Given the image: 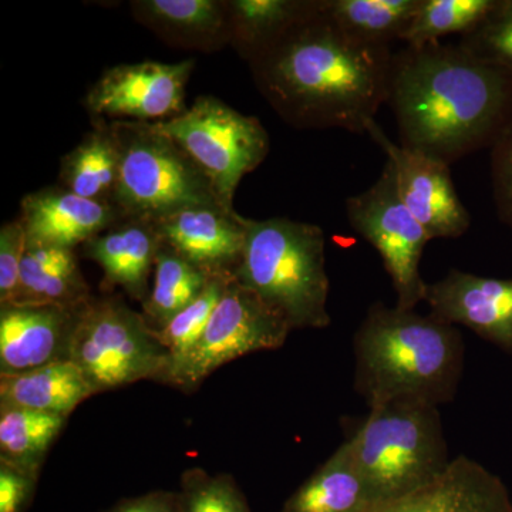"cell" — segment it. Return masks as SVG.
I'll return each instance as SVG.
<instances>
[{"mask_svg":"<svg viewBox=\"0 0 512 512\" xmlns=\"http://www.w3.org/2000/svg\"><path fill=\"white\" fill-rule=\"evenodd\" d=\"M291 332L278 312L232 276L197 345L168 369L161 383L192 392L238 357L281 349Z\"/></svg>","mask_w":512,"mask_h":512,"instance_id":"obj_9","label":"cell"},{"mask_svg":"<svg viewBox=\"0 0 512 512\" xmlns=\"http://www.w3.org/2000/svg\"><path fill=\"white\" fill-rule=\"evenodd\" d=\"M225 5L229 30L249 62L319 10V0H234Z\"/></svg>","mask_w":512,"mask_h":512,"instance_id":"obj_22","label":"cell"},{"mask_svg":"<svg viewBox=\"0 0 512 512\" xmlns=\"http://www.w3.org/2000/svg\"><path fill=\"white\" fill-rule=\"evenodd\" d=\"M355 390L369 409L396 400L444 406L464 373L457 326L416 309L375 302L353 336Z\"/></svg>","mask_w":512,"mask_h":512,"instance_id":"obj_3","label":"cell"},{"mask_svg":"<svg viewBox=\"0 0 512 512\" xmlns=\"http://www.w3.org/2000/svg\"><path fill=\"white\" fill-rule=\"evenodd\" d=\"M386 103L400 146L453 165L512 126V77L460 43L406 46L393 53Z\"/></svg>","mask_w":512,"mask_h":512,"instance_id":"obj_1","label":"cell"},{"mask_svg":"<svg viewBox=\"0 0 512 512\" xmlns=\"http://www.w3.org/2000/svg\"><path fill=\"white\" fill-rule=\"evenodd\" d=\"M110 128L119 151L111 202L123 220L154 222L185 208H225L210 178L156 123L114 120Z\"/></svg>","mask_w":512,"mask_h":512,"instance_id":"obj_6","label":"cell"},{"mask_svg":"<svg viewBox=\"0 0 512 512\" xmlns=\"http://www.w3.org/2000/svg\"><path fill=\"white\" fill-rule=\"evenodd\" d=\"M156 124L204 171L222 205L231 211L242 178L264 163L271 148L259 119L214 96L197 97L183 113Z\"/></svg>","mask_w":512,"mask_h":512,"instance_id":"obj_8","label":"cell"},{"mask_svg":"<svg viewBox=\"0 0 512 512\" xmlns=\"http://www.w3.org/2000/svg\"><path fill=\"white\" fill-rule=\"evenodd\" d=\"M231 278L232 276H212L207 288L191 305L171 319L165 328L154 332L161 345L170 353L168 369L180 362L197 345Z\"/></svg>","mask_w":512,"mask_h":512,"instance_id":"obj_29","label":"cell"},{"mask_svg":"<svg viewBox=\"0 0 512 512\" xmlns=\"http://www.w3.org/2000/svg\"><path fill=\"white\" fill-rule=\"evenodd\" d=\"M420 0H319L320 13L355 42L387 46L402 40Z\"/></svg>","mask_w":512,"mask_h":512,"instance_id":"obj_23","label":"cell"},{"mask_svg":"<svg viewBox=\"0 0 512 512\" xmlns=\"http://www.w3.org/2000/svg\"><path fill=\"white\" fill-rule=\"evenodd\" d=\"M161 241L210 276H234L244 254V217L222 207L185 208L154 221Z\"/></svg>","mask_w":512,"mask_h":512,"instance_id":"obj_15","label":"cell"},{"mask_svg":"<svg viewBox=\"0 0 512 512\" xmlns=\"http://www.w3.org/2000/svg\"><path fill=\"white\" fill-rule=\"evenodd\" d=\"M80 308L0 303V375L69 362Z\"/></svg>","mask_w":512,"mask_h":512,"instance_id":"obj_14","label":"cell"},{"mask_svg":"<svg viewBox=\"0 0 512 512\" xmlns=\"http://www.w3.org/2000/svg\"><path fill=\"white\" fill-rule=\"evenodd\" d=\"M92 298L73 249L28 244L18 291L9 303L80 306Z\"/></svg>","mask_w":512,"mask_h":512,"instance_id":"obj_20","label":"cell"},{"mask_svg":"<svg viewBox=\"0 0 512 512\" xmlns=\"http://www.w3.org/2000/svg\"><path fill=\"white\" fill-rule=\"evenodd\" d=\"M70 362L100 394L140 380L161 383L171 356L143 313L133 311L123 296L106 295L92 296L80 308Z\"/></svg>","mask_w":512,"mask_h":512,"instance_id":"obj_7","label":"cell"},{"mask_svg":"<svg viewBox=\"0 0 512 512\" xmlns=\"http://www.w3.org/2000/svg\"><path fill=\"white\" fill-rule=\"evenodd\" d=\"M244 254L235 278L288 322L289 328L325 329L330 282L323 229L289 218L244 217Z\"/></svg>","mask_w":512,"mask_h":512,"instance_id":"obj_4","label":"cell"},{"mask_svg":"<svg viewBox=\"0 0 512 512\" xmlns=\"http://www.w3.org/2000/svg\"><path fill=\"white\" fill-rule=\"evenodd\" d=\"M181 512H252L247 497L229 474L188 468L180 480Z\"/></svg>","mask_w":512,"mask_h":512,"instance_id":"obj_30","label":"cell"},{"mask_svg":"<svg viewBox=\"0 0 512 512\" xmlns=\"http://www.w3.org/2000/svg\"><path fill=\"white\" fill-rule=\"evenodd\" d=\"M500 0H420L402 42L423 46L448 35H468L484 22Z\"/></svg>","mask_w":512,"mask_h":512,"instance_id":"obj_27","label":"cell"},{"mask_svg":"<svg viewBox=\"0 0 512 512\" xmlns=\"http://www.w3.org/2000/svg\"><path fill=\"white\" fill-rule=\"evenodd\" d=\"M346 215L350 227L379 252L392 279L396 306L416 309L426 293L420 262L431 239L400 198L389 161L372 187L346 200Z\"/></svg>","mask_w":512,"mask_h":512,"instance_id":"obj_10","label":"cell"},{"mask_svg":"<svg viewBox=\"0 0 512 512\" xmlns=\"http://www.w3.org/2000/svg\"><path fill=\"white\" fill-rule=\"evenodd\" d=\"M393 53L355 42L320 13L252 60L256 84L288 123L366 134L386 103Z\"/></svg>","mask_w":512,"mask_h":512,"instance_id":"obj_2","label":"cell"},{"mask_svg":"<svg viewBox=\"0 0 512 512\" xmlns=\"http://www.w3.org/2000/svg\"><path fill=\"white\" fill-rule=\"evenodd\" d=\"M424 302L431 315L461 325L512 355V278H490L450 269L427 284Z\"/></svg>","mask_w":512,"mask_h":512,"instance_id":"obj_13","label":"cell"},{"mask_svg":"<svg viewBox=\"0 0 512 512\" xmlns=\"http://www.w3.org/2000/svg\"><path fill=\"white\" fill-rule=\"evenodd\" d=\"M366 512H512V500L500 477L461 454L439 480Z\"/></svg>","mask_w":512,"mask_h":512,"instance_id":"obj_17","label":"cell"},{"mask_svg":"<svg viewBox=\"0 0 512 512\" xmlns=\"http://www.w3.org/2000/svg\"><path fill=\"white\" fill-rule=\"evenodd\" d=\"M160 235L154 222L121 220L83 245V254L103 269V288H120L143 305L148 278L156 266Z\"/></svg>","mask_w":512,"mask_h":512,"instance_id":"obj_18","label":"cell"},{"mask_svg":"<svg viewBox=\"0 0 512 512\" xmlns=\"http://www.w3.org/2000/svg\"><path fill=\"white\" fill-rule=\"evenodd\" d=\"M28 238L20 220L8 222L0 229V303H9L18 291L23 256Z\"/></svg>","mask_w":512,"mask_h":512,"instance_id":"obj_32","label":"cell"},{"mask_svg":"<svg viewBox=\"0 0 512 512\" xmlns=\"http://www.w3.org/2000/svg\"><path fill=\"white\" fill-rule=\"evenodd\" d=\"M458 43L512 77V0H500L494 12Z\"/></svg>","mask_w":512,"mask_h":512,"instance_id":"obj_31","label":"cell"},{"mask_svg":"<svg viewBox=\"0 0 512 512\" xmlns=\"http://www.w3.org/2000/svg\"><path fill=\"white\" fill-rule=\"evenodd\" d=\"M39 478L0 463V512H26L35 498Z\"/></svg>","mask_w":512,"mask_h":512,"instance_id":"obj_34","label":"cell"},{"mask_svg":"<svg viewBox=\"0 0 512 512\" xmlns=\"http://www.w3.org/2000/svg\"><path fill=\"white\" fill-rule=\"evenodd\" d=\"M212 276L161 244L154 266V285L143 303V316L154 332L170 323L207 288Z\"/></svg>","mask_w":512,"mask_h":512,"instance_id":"obj_26","label":"cell"},{"mask_svg":"<svg viewBox=\"0 0 512 512\" xmlns=\"http://www.w3.org/2000/svg\"><path fill=\"white\" fill-rule=\"evenodd\" d=\"M66 423L57 414L0 407V463L40 480L50 447Z\"/></svg>","mask_w":512,"mask_h":512,"instance_id":"obj_25","label":"cell"},{"mask_svg":"<svg viewBox=\"0 0 512 512\" xmlns=\"http://www.w3.org/2000/svg\"><path fill=\"white\" fill-rule=\"evenodd\" d=\"M103 512H181L180 493L170 490L150 491L138 497L123 498Z\"/></svg>","mask_w":512,"mask_h":512,"instance_id":"obj_35","label":"cell"},{"mask_svg":"<svg viewBox=\"0 0 512 512\" xmlns=\"http://www.w3.org/2000/svg\"><path fill=\"white\" fill-rule=\"evenodd\" d=\"M375 505L342 443L279 512H366Z\"/></svg>","mask_w":512,"mask_h":512,"instance_id":"obj_21","label":"cell"},{"mask_svg":"<svg viewBox=\"0 0 512 512\" xmlns=\"http://www.w3.org/2000/svg\"><path fill=\"white\" fill-rule=\"evenodd\" d=\"M491 181L498 218L512 231V126L491 148Z\"/></svg>","mask_w":512,"mask_h":512,"instance_id":"obj_33","label":"cell"},{"mask_svg":"<svg viewBox=\"0 0 512 512\" xmlns=\"http://www.w3.org/2000/svg\"><path fill=\"white\" fill-rule=\"evenodd\" d=\"M343 444L376 504L427 487L453 461L439 407L412 400L372 407Z\"/></svg>","mask_w":512,"mask_h":512,"instance_id":"obj_5","label":"cell"},{"mask_svg":"<svg viewBox=\"0 0 512 512\" xmlns=\"http://www.w3.org/2000/svg\"><path fill=\"white\" fill-rule=\"evenodd\" d=\"M136 5L146 18L180 35H214L229 25L227 5L214 0H146Z\"/></svg>","mask_w":512,"mask_h":512,"instance_id":"obj_28","label":"cell"},{"mask_svg":"<svg viewBox=\"0 0 512 512\" xmlns=\"http://www.w3.org/2000/svg\"><path fill=\"white\" fill-rule=\"evenodd\" d=\"M119 151L110 124L99 123L62 158L60 183L89 200L113 204Z\"/></svg>","mask_w":512,"mask_h":512,"instance_id":"obj_24","label":"cell"},{"mask_svg":"<svg viewBox=\"0 0 512 512\" xmlns=\"http://www.w3.org/2000/svg\"><path fill=\"white\" fill-rule=\"evenodd\" d=\"M194 60L140 62L111 67L86 96L87 109L100 117L160 123L183 113L185 86Z\"/></svg>","mask_w":512,"mask_h":512,"instance_id":"obj_11","label":"cell"},{"mask_svg":"<svg viewBox=\"0 0 512 512\" xmlns=\"http://www.w3.org/2000/svg\"><path fill=\"white\" fill-rule=\"evenodd\" d=\"M392 164L400 198L430 239L463 237L471 215L458 197L450 165L393 143L376 121L367 133Z\"/></svg>","mask_w":512,"mask_h":512,"instance_id":"obj_12","label":"cell"},{"mask_svg":"<svg viewBox=\"0 0 512 512\" xmlns=\"http://www.w3.org/2000/svg\"><path fill=\"white\" fill-rule=\"evenodd\" d=\"M19 220L28 244L74 251L123 218L110 202L89 200L59 185L26 195Z\"/></svg>","mask_w":512,"mask_h":512,"instance_id":"obj_16","label":"cell"},{"mask_svg":"<svg viewBox=\"0 0 512 512\" xmlns=\"http://www.w3.org/2000/svg\"><path fill=\"white\" fill-rule=\"evenodd\" d=\"M92 396L94 392L82 370L70 360L18 375H0V407L35 410L69 419L77 406Z\"/></svg>","mask_w":512,"mask_h":512,"instance_id":"obj_19","label":"cell"}]
</instances>
